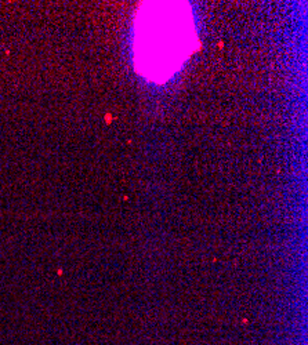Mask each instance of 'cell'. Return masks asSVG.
I'll return each mask as SVG.
<instances>
[{"label": "cell", "instance_id": "1", "mask_svg": "<svg viewBox=\"0 0 308 345\" xmlns=\"http://www.w3.org/2000/svg\"><path fill=\"white\" fill-rule=\"evenodd\" d=\"M163 29L157 26L151 10L142 8L137 18L135 61L138 69L149 79L170 77L191 54V42L195 39L189 15L180 13L178 3H166V21ZM140 70V72H141Z\"/></svg>", "mask_w": 308, "mask_h": 345}]
</instances>
